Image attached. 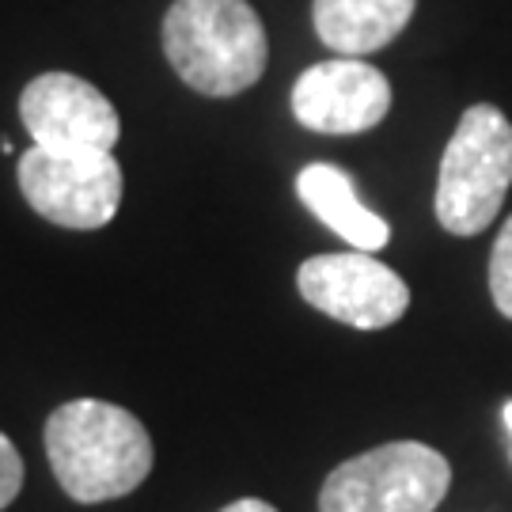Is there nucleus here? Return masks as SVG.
<instances>
[{"mask_svg":"<svg viewBox=\"0 0 512 512\" xmlns=\"http://www.w3.org/2000/svg\"><path fill=\"white\" fill-rule=\"evenodd\" d=\"M220 512H277L270 501H258V497H239L232 505H224Z\"/></svg>","mask_w":512,"mask_h":512,"instance_id":"ddd939ff","label":"nucleus"},{"mask_svg":"<svg viewBox=\"0 0 512 512\" xmlns=\"http://www.w3.org/2000/svg\"><path fill=\"white\" fill-rule=\"evenodd\" d=\"M418 0H315V35L342 57H365L403 35Z\"/></svg>","mask_w":512,"mask_h":512,"instance_id":"9d476101","label":"nucleus"},{"mask_svg":"<svg viewBox=\"0 0 512 512\" xmlns=\"http://www.w3.org/2000/svg\"><path fill=\"white\" fill-rule=\"evenodd\" d=\"M296 194L334 236L346 239L353 251L376 255L391 243V224L361 202L357 186H353V179L342 167L308 164L296 175Z\"/></svg>","mask_w":512,"mask_h":512,"instance_id":"1a4fd4ad","label":"nucleus"},{"mask_svg":"<svg viewBox=\"0 0 512 512\" xmlns=\"http://www.w3.org/2000/svg\"><path fill=\"white\" fill-rule=\"evenodd\" d=\"M505 425H509V440H512V399L505 403Z\"/></svg>","mask_w":512,"mask_h":512,"instance_id":"4468645a","label":"nucleus"},{"mask_svg":"<svg viewBox=\"0 0 512 512\" xmlns=\"http://www.w3.org/2000/svg\"><path fill=\"white\" fill-rule=\"evenodd\" d=\"M164 54L186 88L228 99L266 73V27L247 0H175L164 16Z\"/></svg>","mask_w":512,"mask_h":512,"instance_id":"f03ea898","label":"nucleus"},{"mask_svg":"<svg viewBox=\"0 0 512 512\" xmlns=\"http://www.w3.org/2000/svg\"><path fill=\"white\" fill-rule=\"evenodd\" d=\"M512 186V122L490 103L463 110L440 156L437 220L452 236H478Z\"/></svg>","mask_w":512,"mask_h":512,"instance_id":"7ed1b4c3","label":"nucleus"},{"mask_svg":"<svg viewBox=\"0 0 512 512\" xmlns=\"http://www.w3.org/2000/svg\"><path fill=\"white\" fill-rule=\"evenodd\" d=\"M19 118L50 152H114L118 110L95 84L73 73H42L19 95Z\"/></svg>","mask_w":512,"mask_h":512,"instance_id":"0eeeda50","label":"nucleus"},{"mask_svg":"<svg viewBox=\"0 0 512 512\" xmlns=\"http://www.w3.org/2000/svg\"><path fill=\"white\" fill-rule=\"evenodd\" d=\"M490 293H494L497 311L512 319V217L497 232L494 255H490Z\"/></svg>","mask_w":512,"mask_h":512,"instance_id":"9b49d317","label":"nucleus"},{"mask_svg":"<svg viewBox=\"0 0 512 512\" xmlns=\"http://www.w3.org/2000/svg\"><path fill=\"white\" fill-rule=\"evenodd\" d=\"M23 490V459H19L16 444L0 433V512L8 509Z\"/></svg>","mask_w":512,"mask_h":512,"instance_id":"f8f14e48","label":"nucleus"},{"mask_svg":"<svg viewBox=\"0 0 512 512\" xmlns=\"http://www.w3.org/2000/svg\"><path fill=\"white\" fill-rule=\"evenodd\" d=\"M296 289L315 311L357 330H384L410 308L406 281L368 251L308 258L296 274Z\"/></svg>","mask_w":512,"mask_h":512,"instance_id":"423d86ee","label":"nucleus"},{"mask_svg":"<svg viewBox=\"0 0 512 512\" xmlns=\"http://www.w3.org/2000/svg\"><path fill=\"white\" fill-rule=\"evenodd\" d=\"M452 467L421 440H395L338 463L319 512H433L448 497Z\"/></svg>","mask_w":512,"mask_h":512,"instance_id":"20e7f679","label":"nucleus"},{"mask_svg":"<svg viewBox=\"0 0 512 512\" xmlns=\"http://www.w3.org/2000/svg\"><path fill=\"white\" fill-rule=\"evenodd\" d=\"M391 110L387 76L361 57L319 61L296 76L293 118L311 133L349 137L376 129Z\"/></svg>","mask_w":512,"mask_h":512,"instance_id":"6e6552de","label":"nucleus"},{"mask_svg":"<svg viewBox=\"0 0 512 512\" xmlns=\"http://www.w3.org/2000/svg\"><path fill=\"white\" fill-rule=\"evenodd\" d=\"M19 190L42 220L73 232L107 228L122 205V167L114 152H50L31 145L19 156Z\"/></svg>","mask_w":512,"mask_h":512,"instance_id":"39448f33","label":"nucleus"},{"mask_svg":"<svg viewBox=\"0 0 512 512\" xmlns=\"http://www.w3.org/2000/svg\"><path fill=\"white\" fill-rule=\"evenodd\" d=\"M46 456L80 505L133 494L152 471V437L129 410L103 399L61 403L46 418Z\"/></svg>","mask_w":512,"mask_h":512,"instance_id":"f257e3e1","label":"nucleus"}]
</instances>
